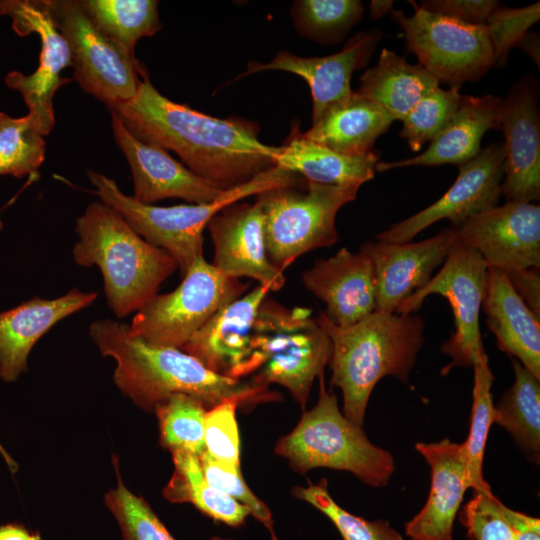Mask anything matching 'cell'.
Listing matches in <instances>:
<instances>
[{
  "mask_svg": "<svg viewBox=\"0 0 540 540\" xmlns=\"http://www.w3.org/2000/svg\"><path fill=\"white\" fill-rule=\"evenodd\" d=\"M142 141L172 150L192 172L220 190L243 185L276 165L279 147L258 139L246 119H221L163 96L142 70L135 96L108 108Z\"/></svg>",
  "mask_w": 540,
  "mask_h": 540,
  "instance_id": "1",
  "label": "cell"
},
{
  "mask_svg": "<svg viewBox=\"0 0 540 540\" xmlns=\"http://www.w3.org/2000/svg\"><path fill=\"white\" fill-rule=\"evenodd\" d=\"M89 334L101 354L116 361L115 384L142 409L154 410L173 394L198 398L208 409L226 400L253 406L281 398L253 379L218 375L181 349L147 344L132 336L127 324L97 320Z\"/></svg>",
  "mask_w": 540,
  "mask_h": 540,
  "instance_id": "2",
  "label": "cell"
},
{
  "mask_svg": "<svg viewBox=\"0 0 540 540\" xmlns=\"http://www.w3.org/2000/svg\"><path fill=\"white\" fill-rule=\"evenodd\" d=\"M316 320L331 340L330 383L342 391L343 415L362 426L380 379L394 376L408 382L424 342V321L412 314L380 311L346 327L334 325L323 312Z\"/></svg>",
  "mask_w": 540,
  "mask_h": 540,
  "instance_id": "3",
  "label": "cell"
},
{
  "mask_svg": "<svg viewBox=\"0 0 540 540\" xmlns=\"http://www.w3.org/2000/svg\"><path fill=\"white\" fill-rule=\"evenodd\" d=\"M75 231L80 239L73 248L74 261L100 268L107 303L119 318L143 307L178 268L171 255L145 241L103 202L86 208Z\"/></svg>",
  "mask_w": 540,
  "mask_h": 540,
  "instance_id": "4",
  "label": "cell"
},
{
  "mask_svg": "<svg viewBox=\"0 0 540 540\" xmlns=\"http://www.w3.org/2000/svg\"><path fill=\"white\" fill-rule=\"evenodd\" d=\"M306 182L300 175L275 166L243 185L223 191L211 202L170 207L139 202L102 174L92 183L101 202L118 212L145 241L171 255L184 276L191 264L203 256V230L218 212L246 197L278 187H299Z\"/></svg>",
  "mask_w": 540,
  "mask_h": 540,
  "instance_id": "5",
  "label": "cell"
},
{
  "mask_svg": "<svg viewBox=\"0 0 540 540\" xmlns=\"http://www.w3.org/2000/svg\"><path fill=\"white\" fill-rule=\"evenodd\" d=\"M318 378L317 403L289 434L278 439L276 454L286 458L296 472L326 467L348 471L373 487L386 486L395 468L392 454L372 444L362 426L341 413L337 397L326 390L324 374Z\"/></svg>",
  "mask_w": 540,
  "mask_h": 540,
  "instance_id": "6",
  "label": "cell"
},
{
  "mask_svg": "<svg viewBox=\"0 0 540 540\" xmlns=\"http://www.w3.org/2000/svg\"><path fill=\"white\" fill-rule=\"evenodd\" d=\"M252 350L258 383L279 384L305 407L315 378L324 374L331 340L312 310L285 307L268 296L254 322Z\"/></svg>",
  "mask_w": 540,
  "mask_h": 540,
  "instance_id": "7",
  "label": "cell"
},
{
  "mask_svg": "<svg viewBox=\"0 0 540 540\" xmlns=\"http://www.w3.org/2000/svg\"><path fill=\"white\" fill-rule=\"evenodd\" d=\"M299 187H278L256 195L268 259L282 272L299 256L338 241L337 213L356 198L360 188L310 181L304 191Z\"/></svg>",
  "mask_w": 540,
  "mask_h": 540,
  "instance_id": "8",
  "label": "cell"
},
{
  "mask_svg": "<svg viewBox=\"0 0 540 540\" xmlns=\"http://www.w3.org/2000/svg\"><path fill=\"white\" fill-rule=\"evenodd\" d=\"M247 288L248 284L224 276L200 256L174 291L156 294L137 311L129 332L150 345L181 349L217 311L241 297Z\"/></svg>",
  "mask_w": 540,
  "mask_h": 540,
  "instance_id": "9",
  "label": "cell"
},
{
  "mask_svg": "<svg viewBox=\"0 0 540 540\" xmlns=\"http://www.w3.org/2000/svg\"><path fill=\"white\" fill-rule=\"evenodd\" d=\"M52 20L65 38L73 75L80 87L108 108L132 99L142 68L134 54L102 35L79 1L46 0Z\"/></svg>",
  "mask_w": 540,
  "mask_h": 540,
  "instance_id": "10",
  "label": "cell"
},
{
  "mask_svg": "<svg viewBox=\"0 0 540 540\" xmlns=\"http://www.w3.org/2000/svg\"><path fill=\"white\" fill-rule=\"evenodd\" d=\"M409 2L414 13L407 16L393 9L392 19L401 27L407 49L417 57L418 64L439 81L460 88L495 66L485 26L465 24Z\"/></svg>",
  "mask_w": 540,
  "mask_h": 540,
  "instance_id": "11",
  "label": "cell"
},
{
  "mask_svg": "<svg viewBox=\"0 0 540 540\" xmlns=\"http://www.w3.org/2000/svg\"><path fill=\"white\" fill-rule=\"evenodd\" d=\"M488 266L474 249L457 241L439 272L419 290L404 299L396 308L399 314H412L426 297H445L454 314L455 331L442 345L452 361L442 374L453 367H473L485 354L479 327V314L485 293Z\"/></svg>",
  "mask_w": 540,
  "mask_h": 540,
  "instance_id": "12",
  "label": "cell"
},
{
  "mask_svg": "<svg viewBox=\"0 0 540 540\" xmlns=\"http://www.w3.org/2000/svg\"><path fill=\"white\" fill-rule=\"evenodd\" d=\"M503 142L492 143L468 162L459 165L453 185L436 202L397 222L376 236L385 243H405L428 226L448 219L458 227L469 218L498 205L504 177Z\"/></svg>",
  "mask_w": 540,
  "mask_h": 540,
  "instance_id": "13",
  "label": "cell"
},
{
  "mask_svg": "<svg viewBox=\"0 0 540 540\" xmlns=\"http://www.w3.org/2000/svg\"><path fill=\"white\" fill-rule=\"evenodd\" d=\"M0 14L9 15L15 31L25 36L37 33L41 40L39 66L29 75L13 71L6 84L18 90L47 134L55 123L53 96L56 90L70 79L62 78L61 72L71 66V54L65 38L56 28L46 0L0 1Z\"/></svg>",
  "mask_w": 540,
  "mask_h": 540,
  "instance_id": "14",
  "label": "cell"
},
{
  "mask_svg": "<svg viewBox=\"0 0 540 540\" xmlns=\"http://www.w3.org/2000/svg\"><path fill=\"white\" fill-rule=\"evenodd\" d=\"M458 242L505 273L540 268V206L507 201L454 227Z\"/></svg>",
  "mask_w": 540,
  "mask_h": 540,
  "instance_id": "15",
  "label": "cell"
},
{
  "mask_svg": "<svg viewBox=\"0 0 540 540\" xmlns=\"http://www.w3.org/2000/svg\"><path fill=\"white\" fill-rule=\"evenodd\" d=\"M500 129L505 141L501 194L507 201L540 197V117L538 91L529 79L514 84L502 100Z\"/></svg>",
  "mask_w": 540,
  "mask_h": 540,
  "instance_id": "16",
  "label": "cell"
},
{
  "mask_svg": "<svg viewBox=\"0 0 540 540\" xmlns=\"http://www.w3.org/2000/svg\"><path fill=\"white\" fill-rule=\"evenodd\" d=\"M270 290L262 285L217 311L181 348L212 372L243 379L256 372L252 334L257 311Z\"/></svg>",
  "mask_w": 540,
  "mask_h": 540,
  "instance_id": "17",
  "label": "cell"
},
{
  "mask_svg": "<svg viewBox=\"0 0 540 540\" xmlns=\"http://www.w3.org/2000/svg\"><path fill=\"white\" fill-rule=\"evenodd\" d=\"M214 258L211 263L226 277L254 279L270 292L281 289L285 276L268 259L264 217L259 204L235 202L208 223Z\"/></svg>",
  "mask_w": 540,
  "mask_h": 540,
  "instance_id": "18",
  "label": "cell"
},
{
  "mask_svg": "<svg viewBox=\"0 0 540 540\" xmlns=\"http://www.w3.org/2000/svg\"><path fill=\"white\" fill-rule=\"evenodd\" d=\"M457 241L456 229L450 227L418 242L363 243L359 250L372 261L376 277L375 311L395 312L404 299L430 280Z\"/></svg>",
  "mask_w": 540,
  "mask_h": 540,
  "instance_id": "19",
  "label": "cell"
},
{
  "mask_svg": "<svg viewBox=\"0 0 540 540\" xmlns=\"http://www.w3.org/2000/svg\"><path fill=\"white\" fill-rule=\"evenodd\" d=\"M381 38L382 33L377 29L359 32L345 43L342 50L323 57H300L280 51L268 63L248 62L246 71L240 77L279 70L303 78L312 96L314 123L329 107L353 93L351 78L354 71L367 65Z\"/></svg>",
  "mask_w": 540,
  "mask_h": 540,
  "instance_id": "20",
  "label": "cell"
},
{
  "mask_svg": "<svg viewBox=\"0 0 540 540\" xmlns=\"http://www.w3.org/2000/svg\"><path fill=\"white\" fill-rule=\"evenodd\" d=\"M115 142L124 153L133 177L134 198L151 204L167 198H181L202 204L223 193L160 146L140 140L112 113ZM225 191V190H224Z\"/></svg>",
  "mask_w": 540,
  "mask_h": 540,
  "instance_id": "21",
  "label": "cell"
},
{
  "mask_svg": "<svg viewBox=\"0 0 540 540\" xmlns=\"http://www.w3.org/2000/svg\"><path fill=\"white\" fill-rule=\"evenodd\" d=\"M306 289L326 306L323 314L334 325L346 327L375 311L376 277L370 258L345 247L318 259L303 272Z\"/></svg>",
  "mask_w": 540,
  "mask_h": 540,
  "instance_id": "22",
  "label": "cell"
},
{
  "mask_svg": "<svg viewBox=\"0 0 540 540\" xmlns=\"http://www.w3.org/2000/svg\"><path fill=\"white\" fill-rule=\"evenodd\" d=\"M415 449L431 468L426 504L406 524L412 540H453V525L468 487L462 444L445 438L436 443H417Z\"/></svg>",
  "mask_w": 540,
  "mask_h": 540,
  "instance_id": "23",
  "label": "cell"
},
{
  "mask_svg": "<svg viewBox=\"0 0 540 540\" xmlns=\"http://www.w3.org/2000/svg\"><path fill=\"white\" fill-rule=\"evenodd\" d=\"M96 292L73 288L55 299L34 297L0 313V377L15 381L27 370V358L38 339L58 321L90 306Z\"/></svg>",
  "mask_w": 540,
  "mask_h": 540,
  "instance_id": "24",
  "label": "cell"
},
{
  "mask_svg": "<svg viewBox=\"0 0 540 540\" xmlns=\"http://www.w3.org/2000/svg\"><path fill=\"white\" fill-rule=\"evenodd\" d=\"M502 100L493 95H461L457 110L422 153L395 162H381L376 172L409 166L461 165L481 150L484 134L500 129Z\"/></svg>",
  "mask_w": 540,
  "mask_h": 540,
  "instance_id": "25",
  "label": "cell"
},
{
  "mask_svg": "<svg viewBox=\"0 0 540 540\" xmlns=\"http://www.w3.org/2000/svg\"><path fill=\"white\" fill-rule=\"evenodd\" d=\"M482 307L498 348L540 380V318L517 294L504 271L488 267Z\"/></svg>",
  "mask_w": 540,
  "mask_h": 540,
  "instance_id": "26",
  "label": "cell"
},
{
  "mask_svg": "<svg viewBox=\"0 0 540 540\" xmlns=\"http://www.w3.org/2000/svg\"><path fill=\"white\" fill-rule=\"evenodd\" d=\"M394 119L378 104L357 91L329 107L302 137L334 152L362 156L374 150L378 137Z\"/></svg>",
  "mask_w": 540,
  "mask_h": 540,
  "instance_id": "27",
  "label": "cell"
},
{
  "mask_svg": "<svg viewBox=\"0 0 540 540\" xmlns=\"http://www.w3.org/2000/svg\"><path fill=\"white\" fill-rule=\"evenodd\" d=\"M279 146L276 165L305 180L325 185L357 186L370 181L379 162L378 151L362 156H347L305 139L301 133Z\"/></svg>",
  "mask_w": 540,
  "mask_h": 540,
  "instance_id": "28",
  "label": "cell"
},
{
  "mask_svg": "<svg viewBox=\"0 0 540 540\" xmlns=\"http://www.w3.org/2000/svg\"><path fill=\"white\" fill-rule=\"evenodd\" d=\"M357 92L372 100L395 120H402L440 81L428 70L406 61L387 48L377 64L361 76Z\"/></svg>",
  "mask_w": 540,
  "mask_h": 540,
  "instance_id": "29",
  "label": "cell"
},
{
  "mask_svg": "<svg viewBox=\"0 0 540 540\" xmlns=\"http://www.w3.org/2000/svg\"><path fill=\"white\" fill-rule=\"evenodd\" d=\"M171 453L174 472L164 488L165 498L174 503H191L203 514L228 526H242L250 515L249 509L207 482L198 456L181 450Z\"/></svg>",
  "mask_w": 540,
  "mask_h": 540,
  "instance_id": "30",
  "label": "cell"
},
{
  "mask_svg": "<svg viewBox=\"0 0 540 540\" xmlns=\"http://www.w3.org/2000/svg\"><path fill=\"white\" fill-rule=\"evenodd\" d=\"M515 381L495 406L494 423L505 428L536 462L540 451V383L518 360L511 359Z\"/></svg>",
  "mask_w": 540,
  "mask_h": 540,
  "instance_id": "31",
  "label": "cell"
},
{
  "mask_svg": "<svg viewBox=\"0 0 540 540\" xmlns=\"http://www.w3.org/2000/svg\"><path fill=\"white\" fill-rule=\"evenodd\" d=\"M79 3L102 35L131 54L139 39L152 36L161 28L155 0H81Z\"/></svg>",
  "mask_w": 540,
  "mask_h": 540,
  "instance_id": "32",
  "label": "cell"
},
{
  "mask_svg": "<svg viewBox=\"0 0 540 540\" xmlns=\"http://www.w3.org/2000/svg\"><path fill=\"white\" fill-rule=\"evenodd\" d=\"M473 403L469 434L463 446L468 487L474 492L491 490L484 480L482 465L486 442L491 425L494 423L491 386L494 376L490 370L486 353L475 363Z\"/></svg>",
  "mask_w": 540,
  "mask_h": 540,
  "instance_id": "33",
  "label": "cell"
},
{
  "mask_svg": "<svg viewBox=\"0 0 540 540\" xmlns=\"http://www.w3.org/2000/svg\"><path fill=\"white\" fill-rule=\"evenodd\" d=\"M363 13L359 0H297L290 10L296 30L323 45L342 41Z\"/></svg>",
  "mask_w": 540,
  "mask_h": 540,
  "instance_id": "34",
  "label": "cell"
},
{
  "mask_svg": "<svg viewBox=\"0 0 540 540\" xmlns=\"http://www.w3.org/2000/svg\"><path fill=\"white\" fill-rule=\"evenodd\" d=\"M45 135L31 113L19 118L0 113V175L21 178L36 172L45 159Z\"/></svg>",
  "mask_w": 540,
  "mask_h": 540,
  "instance_id": "35",
  "label": "cell"
},
{
  "mask_svg": "<svg viewBox=\"0 0 540 540\" xmlns=\"http://www.w3.org/2000/svg\"><path fill=\"white\" fill-rule=\"evenodd\" d=\"M207 410L203 401L186 394H173L159 403L153 411L159 423L161 444L171 452L202 454Z\"/></svg>",
  "mask_w": 540,
  "mask_h": 540,
  "instance_id": "36",
  "label": "cell"
},
{
  "mask_svg": "<svg viewBox=\"0 0 540 540\" xmlns=\"http://www.w3.org/2000/svg\"><path fill=\"white\" fill-rule=\"evenodd\" d=\"M292 493L326 515L343 540H405L386 521H368L340 507L330 496L325 479L318 484L296 486Z\"/></svg>",
  "mask_w": 540,
  "mask_h": 540,
  "instance_id": "37",
  "label": "cell"
},
{
  "mask_svg": "<svg viewBox=\"0 0 540 540\" xmlns=\"http://www.w3.org/2000/svg\"><path fill=\"white\" fill-rule=\"evenodd\" d=\"M461 95L458 87L440 86L425 95L401 120L400 136L410 149L420 151L448 123L458 108Z\"/></svg>",
  "mask_w": 540,
  "mask_h": 540,
  "instance_id": "38",
  "label": "cell"
},
{
  "mask_svg": "<svg viewBox=\"0 0 540 540\" xmlns=\"http://www.w3.org/2000/svg\"><path fill=\"white\" fill-rule=\"evenodd\" d=\"M114 465L118 483L106 494L105 502L120 526L123 540H175L149 504L126 488L116 461Z\"/></svg>",
  "mask_w": 540,
  "mask_h": 540,
  "instance_id": "39",
  "label": "cell"
},
{
  "mask_svg": "<svg viewBox=\"0 0 540 540\" xmlns=\"http://www.w3.org/2000/svg\"><path fill=\"white\" fill-rule=\"evenodd\" d=\"M540 18V3L522 8L499 4L486 20L485 28L494 52L495 66L505 65L510 50L517 46L528 29Z\"/></svg>",
  "mask_w": 540,
  "mask_h": 540,
  "instance_id": "40",
  "label": "cell"
},
{
  "mask_svg": "<svg viewBox=\"0 0 540 540\" xmlns=\"http://www.w3.org/2000/svg\"><path fill=\"white\" fill-rule=\"evenodd\" d=\"M236 400H226L207 410L204 423L205 452L215 460L240 468V437Z\"/></svg>",
  "mask_w": 540,
  "mask_h": 540,
  "instance_id": "41",
  "label": "cell"
},
{
  "mask_svg": "<svg viewBox=\"0 0 540 540\" xmlns=\"http://www.w3.org/2000/svg\"><path fill=\"white\" fill-rule=\"evenodd\" d=\"M501 503L491 490L474 492L459 511V520L470 540H516Z\"/></svg>",
  "mask_w": 540,
  "mask_h": 540,
  "instance_id": "42",
  "label": "cell"
},
{
  "mask_svg": "<svg viewBox=\"0 0 540 540\" xmlns=\"http://www.w3.org/2000/svg\"><path fill=\"white\" fill-rule=\"evenodd\" d=\"M198 458L204 477L212 487L246 506L251 515L272 530L273 519L270 509L249 489L240 468L227 466L205 451Z\"/></svg>",
  "mask_w": 540,
  "mask_h": 540,
  "instance_id": "43",
  "label": "cell"
},
{
  "mask_svg": "<svg viewBox=\"0 0 540 540\" xmlns=\"http://www.w3.org/2000/svg\"><path fill=\"white\" fill-rule=\"evenodd\" d=\"M499 4L495 0H425L419 6L465 24L485 26Z\"/></svg>",
  "mask_w": 540,
  "mask_h": 540,
  "instance_id": "44",
  "label": "cell"
},
{
  "mask_svg": "<svg viewBox=\"0 0 540 540\" xmlns=\"http://www.w3.org/2000/svg\"><path fill=\"white\" fill-rule=\"evenodd\" d=\"M510 283L529 309L540 318L539 269L528 268L506 273Z\"/></svg>",
  "mask_w": 540,
  "mask_h": 540,
  "instance_id": "45",
  "label": "cell"
},
{
  "mask_svg": "<svg viewBox=\"0 0 540 540\" xmlns=\"http://www.w3.org/2000/svg\"><path fill=\"white\" fill-rule=\"evenodd\" d=\"M501 511L510 525L516 540H540V520L512 510L501 503Z\"/></svg>",
  "mask_w": 540,
  "mask_h": 540,
  "instance_id": "46",
  "label": "cell"
},
{
  "mask_svg": "<svg viewBox=\"0 0 540 540\" xmlns=\"http://www.w3.org/2000/svg\"><path fill=\"white\" fill-rule=\"evenodd\" d=\"M25 528L18 525H5L0 527V540H33Z\"/></svg>",
  "mask_w": 540,
  "mask_h": 540,
  "instance_id": "47",
  "label": "cell"
},
{
  "mask_svg": "<svg viewBox=\"0 0 540 540\" xmlns=\"http://www.w3.org/2000/svg\"><path fill=\"white\" fill-rule=\"evenodd\" d=\"M538 35L535 33H526L521 42L518 44L530 57L537 62L539 66V41Z\"/></svg>",
  "mask_w": 540,
  "mask_h": 540,
  "instance_id": "48",
  "label": "cell"
},
{
  "mask_svg": "<svg viewBox=\"0 0 540 540\" xmlns=\"http://www.w3.org/2000/svg\"><path fill=\"white\" fill-rule=\"evenodd\" d=\"M393 11V1L391 0H373L370 4V15L374 19H379Z\"/></svg>",
  "mask_w": 540,
  "mask_h": 540,
  "instance_id": "49",
  "label": "cell"
},
{
  "mask_svg": "<svg viewBox=\"0 0 540 540\" xmlns=\"http://www.w3.org/2000/svg\"><path fill=\"white\" fill-rule=\"evenodd\" d=\"M211 540H233V539L214 536V537L211 538Z\"/></svg>",
  "mask_w": 540,
  "mask_h": 540,
  "instance_id": "50",
  "label": "cell"
},
{
  "mask_svg": "<svg viewBox=\"0 0 540 540\" xmlns=\"http://www.w3.org/2000/svg\"><path fill=\"white\" fill-rule=\"evenodd\" d=\"M33 540H41V539H40V537L38 535H34Z\"/></svg>",
  "mask_w": 540,
  "mask_h": 540,
  "instance_id": "51",
  "label": "cell"
}]
</instances>
